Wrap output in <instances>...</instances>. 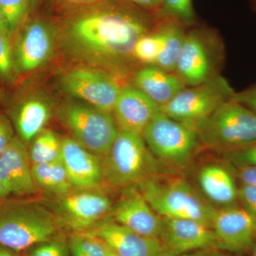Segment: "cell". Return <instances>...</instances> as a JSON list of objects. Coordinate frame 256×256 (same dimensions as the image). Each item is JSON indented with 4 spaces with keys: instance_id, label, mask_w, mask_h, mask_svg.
Segmentation results:
<instances>
[{
    "instance_id": "obj_1",
    "label": "cell",
    "mask_w": 256,
    "mask_h": 256,
    "mask_svg": "<svg viewBox=\"0 0 256 256\" xmlns=\"http://www.w3.org/2000/svg\"><path fill=\"white\" fill-rule=\"evenodd\" d=\"M74 8L64 20L70 41L88 54L111 62L132 56L136 42L154 28L160 18L126 0H104Z\"/></svg>"
},
{
    "instance_id": "obj_2",
    "label": "cell",
    "mask_w": 256,
    "mask_h": 256,
    "mask_svg": "<svg viewBox=\"0 0 256 256\" xmlns=\"http://www.w3.org/2000/svg\"><path fill=\"white\" fill-rule=\"evenodd\" d=\"M62 228L50 205L34 196L0 200V245L22 252L54 238Z\"/></svg>"
},
{
    "instance_id": "obj_3",
    "label": "cell",
    "mask_w": 256,
    "mask_h": 256,
    "mask_svg": "<svg viewBox=\"0 0 256 256\" xmlns=\"http://www.w3.org/2000/svg\"><path fill=\"white\" fill-rule=\"evenodd\" d=\"M136 186L162 218L194 220L210 227L215 208L207 204L184 178L158 174Z\"/></svg>"
},
{
    "instance_id": "obj_4",
    "label": "cell",
    "mask_w": 256,
    "mask_h": 256,
    "mask_svg": "<svg viewBox=\"0 0 256 256\" xmlns=\"http://www.w3.org/2000/svg\"><path fill=\"white\" fill-rule=\"evenodd\" d=\"M198 142L212 150L227 153L256 142V114L230 100L194 128Z\"/></svg>"
},
{
    "instance_id": "obj_5",
    "label": "cell",
    "mask_w": 256,
    "mask_h": 256,
    "mask_svg": "<svg viewBox=\"0 0 256 256\" xmlns=\"http://www.w3.org/2000/svg\"><path fill=\"white\" fill-rule=\"evenodd\" d=\"M100 161L104 182L114 188L136 186L160 174L156 156L138 133L119 130L110 152Z\"/></svg>"
},
{
    "instance_id": "obj_6",
    "label": "cell",
    "mask_w": 256,
    "mask_h": 256,
    "mask_svg": "<svg viewBox=\"0 0 256 256\" xmlns=\"http://www.w3.org/2000/svg\"><path fill=\"white\" fill-rule=\"evenodd\" d=\"M58 117L74 140L100 158L110 152L119 132L111 112L87 104H66L60 108Z\"/></svg>"
},
{
    "instance_id": "obj_7",
    "label": "cell",
    "mask_w": 256,
    "mask_h": 256,
    "mask_svg": "<svg viewBox=\"0 0 256 256\" xmlns=\"http://www.w3.org/2000/svg\"><path fill=\"white\" fill-rule=\"evenodd\" d=\"M235 94L224 77L216 75L200 85L185 88L160 110L194 129L220 106L232 100Z\"/></svg>"
},
{
    "instance_id": "obj_8",
    "label": "cell",
    "mask_w": 256,
    "mask_h": 256,
    "mask_svg": "<svg viewBox=\"0 0 256 256\" xmlns=\"http://www.w3.org/2000/svg\"><path fill=\"white\" fill-rule=\"evenodd\" d=\"M142 136L156 160L176 166L188 162L198 142L193 128L171 118L160 110L146 126Z\"/></svg>"
},
{
    "instance_id": "obj_9",
    "label": "cell",
    "mask_w": 256,
    "mask_h": 256,
    "mask_svg": "<svg viewBox=\"0 0 256 256\" xmlns=\"http://www.w3.org/2000/svg\"><path fill=\"white\" fill-rule=\"evenodd\" d=\"M101 186L75 188L48 203L64 228L72 232L87 230L110 214L114 203Z\"/></svg>"
},
{
    "instance_id": "obj_10",
    "label": "cell",
    "mask_w": 256,
    "mask_h": 256,
    "mask_svg": "<svg viewBox=\"0 0 256 256\" xmlns=\"http://www.w3.org/2000/svg\"><path fill=\"white\" fill-rule=\"evenodd\" d=\"M62 86L74 98L111 114L124 87L114 76L86 68H75L67 72L62 78Z\"/></svg>"
},
{
    "instance_id": "obj_11",
    "label": "cell",
    "mask_w": 256,
    "mask_h": 256,
    "mask_svg": "<svg viewBox=\"0 0 256 256\" xmlns=\"http://www.w3.org/2000/svg\"><path fill=\"white\" fill-rule=\"evenodd\" d=\"M32 168L28 146L16 136L0 154V200L36 194Z\"/></svg>"
},
{
    "instance_id": "obj_12",
    "label": "cell",
    "mask_w": 256,
    "mask_h": 256,
    "mask_svg": "<svg viewBox=\"0 0 256 256\" xmlns=\"http://www.w3.org/2000/svg\"><path fill=\"white\" fill-rule=\"evenodd\" d=\"M109 216L140 235L160 240L162 236L163 218L153 210L137 186L124 188Z\"/></svg>"
},
{
    "instance_id": "obj_13",
    "label": "cell",
    "mask_w": 256,
    "mask_h": 256,
    "mask_svg": "<svg viewBox=\"0 0 256 256\" xmlns=\"http://www.w3.org/2000/svg\"><path fill=\"white\" fill-rule=\"evenodd\" d=\"M15 34L12 50L18 74L33 72L50 58L53 40L45 22L34 20L25 22Z\"/></svg>"
},
{
    "instance_id": "obj_14",
    "label": "cell",
    "mask_w": 256,
    "mask_h": 256,
    "mask_svg": "<svg viewBox=\"0 0 256 256\" xmlns=\"http://www.w3.org/2000/svg\"><path fill=\"white\" fill-rule=\"evenodd\" d=\"M82 232L100 238L120 256H161L164 252L159 239L140 235L110 216Z\"/></svg>"
},
{
    "instance_id": "obj_15",
    "label": "cell",
    "mask_w": 256,
    "mask_h": 256,
    "mask_svg": "<svg viewBox=\"0 0 256 256\" xmlns=\"http://www.w3.org/2000/svg\"><path fill=\"white\" fill-rule=\"evenodd\" d=\"M215 62L205 34L200 30L186 34L174 73L186 86H196L215 76Z\"/></svg>"
},
{
    "instance_id": "obj_16",
    "label": "cell",
    "mask_w": 256,
    "mask_h": 256,
    "mask_svg": "<svg viewBox=\"0 0 256 256\" xmlns=\"http://www.w3.org/2000/svg\"><path fill=\"white\" fill-rule=\"evenodd\" d=\"M160 242L164 252L175 256L202 249H222L213 229L197 220L163 218Z\"/></svg>"
},
{
    "instance_id": "obj_17",
    "label": "cell",
    "mask_w": 256,
    "mask_h": 256,
    "mask_svg": "<svg viewBox=\"0 0 256 256\" xmlns=\"http://www.w3.org/2000/svg\"><path fill=\"white\" fill-rule=\"evenodd\" d=\"M210 227L223 250L245 252L252 248L256 236V220L242 207L215 208Z\"/></svg>"
},
{
    "instance_id": "obj_18",
    "label": "cell",
    "mask_w": 256,
    "mask_h": 256,
    "mask_svg": "<svg viewBox=\"0 0 256 256\" xmlns=\"http://www.w3.org/2000/svg\"><path fill=\"white\" fill-rule=\"evenodd\" d=\"M160 108L134 86H124L114 104L112 114L120 131L143 134Z\"/></svg>"
},
{
    "instance_id": "obj_19",
    "label": "cell",
    "mask_w": 256,
    "mask_h": 256,
    "mask_svg": "<svg viewBox=\"0 0 256 256\" xmlns=\"http://www.w3.org/2000/svg\"><path fill=\"white\" fill-rule=\"evenodd\" d=\"M60 161L74 188H98L105 182L100 158L72 138L62 139Z\"/></svg>"
},
{
    "instance_id": "obj_20",
    "label": "cell",
    "mask_w": 256,
    "mask_h": 256,
    "mask_svg": "<svg viewBox=\"0 0 256 256\" xmlns=\"http://www.w3.org/2000/svg\"><path fill=\"white\" fill-rule=\"evenodd\" d=\"M10 116L16 136L26 146L44 129L50 109L46 102L37 97L20 98L10 107Z\"/></svg>"
},
{
    "instance_id": "obj_21",
    "label": "cell",
    "mask_w": 256,
    "mask_h": 256,
    "mask_svg": "<svg viewBox=\"0 0 256 256\" xmlns=\"http://www.w3.org/2000/svg\"><path fill=\"white\" fill-rule=\"evenodd\" d=\"M133 86L146 94L152 100L163 107L181 92L186 86L178 75L156 65L146 66L134 74Z\"/></svg>"
},
{
    "instance_id": "obj_22",
    "label": "cell",
    "mask_w": 256,
    "mask_h": 256,
    "mask_svg": "<svg viewBox=\"0 0 256 256\" xmlns=\"http://www.w3.org/2000/svg\"><path fill=\"white\" fill-rule=\"evenodd\" d=\"M198 183L205 195L216 204L226 207L238 200V188L233 178L220 165L210 164L202 168Z\"/></svg>"
},
{
    "instance_id": "obj_23",
    "label": "cell",
    "mask_w": 256,
    "mask_h": 256,
    "mask_svg": "<svg viewBox=\"0 0 256 256\" xmlns=\"http://www.w3.org/2000/svg\"><path fill=\"white\" fill-rule=\"evenodd\" d=\"M32 174L37 190L53 197L63 196L74 188L62 161L32 165Z\"/></svg>"
},
{
    "instance_id": "obj_24",
    "label": "cell",
    "mask_w": 256,
    "mask_h": 256,
    "mask_svg": "<svg viewBox=\"0 0 256 256\" xmlns=\"http://www.w3.org/2000/svg\"><path fill=\"white\" fill-rule=\"evenodd\" d=\"M160 26L163 35L162 48L156 65L174 73L176 60L186 36L184 25L173 18L160 16Z\"/></svg>"
},
{
    "instance_id": "obj_25",
    "label": "cell",
    "mask_w": 256,
    "mask_h": 256,
    "mask_svg": "<svg viewBox=\"0 0 256 256\" xmlns=\"http://www.w3.org/2000/svg\"><path fill=\"white\" fill-rule=\"evenodd\" d=\"M62 143V140L53 130H42L30 143L28 151L32 165L60 161Z\"/></svg>"
},
{
    "instance_id": "obj_26",
    "label": "cell",
    "mask_w": 256,
    "mask_h": 256,
    "mask_svg": "<svg viewBox=\"0 0 256 256\" xmlns=\"http://www.w3.org/2000/svg\"><path fill=\"white\" fill-rule=\"evenodd\" d=\"M162 42L160 16L154 28L136 42L133 48L132 56L146 66L156 65L162 48Z\"/></svg>"
},
{
    "instance_id": "obj_27",
    "label": "cell",
    "mask_w": 256,
    "mask_h": 256,
    "mask_svg": "<svg viewBox=\"0 0 256 256\" xmlns=\"http://www.w3.org/2000/svg\"><path fill=\"white\" fill-rule=\"evenodd\" d=\"M72 256H106L107 245L100 238L85 232H73L68 239Z\"/></svg>"
},
{
    "instance_id": "obj_28",
    "label": "cell",
    "mask_w": 256,
    "mask_h": 256,
    "mask_svg": "<svg viewBox=\"0 0 256 256\" xmlns=\"http://www.w3.org/2000/svg\"><path fill=\"white\" fill-rule=\"evenodd\" d=\"M0 8L12 36L26 22L31 6L28 0H0Z\"/></svg>"
},
{
    "instance_id": "obj_29",
    "label": "cell",
    "mask_w": 256,
    "mask_h": 256,
    "mask_svg": "<svg viewBox=\"0 0 256 256\" xmlns=\"http://www.w3.org/2000/svg\"><path fill=\"white\" fill-rule=\"evenodd\" d=\"M18 76L11 36L0 31V82L12 84L18 78Z\"/></svg>"
},
{
    "instance_id": "obj_30",
    "label": "cell",
    "mask_w": 256,
    "mask_h": 256,
    "mask_svg": "<svg viewBox=\"0 0 256 256\" xmlns=\"http://www.w3.org/2000/svg\"><path fill=\"white\" fill-rule=\"evenodd\" d=\"M160 16L173 18L184 25L191 24L195 20L192 0H162Z\"/></svg>"
},
{
    "instance_id": "obj_31",
    "label": "cell",
    "mask_w": 256,
    "mask_h": 256,
    "mask_svg": "<svg viewBox=\"0 0 256 256\" xmlns=\"http://www.w3.org/2000/svg\"><path fill=\"white\" fill-rule=\"evenodd\" d=\"M25 252H28V256H69L70 252L68 240L60 235L37 244Z\"/></svg>"
},
{
    "instance_id": "obj_32",
    "label": "cell",
    "mask_w": 256,
    "mask_h": 256,
    "mask_svg": "<svg viewBox=\"0 0 256 256\" xmlns=\"http://www.w3.org/2000/svg\"><path fill=\"white\" fill-rule=\"evenodd\" d=\"M238 200L242 208L256 220V186L242 184L238 190Z\"/></svg>"
},
{
    "instance_id": "obj_33",
    "label": "cell",
    "mask_w": 256,
    "mask_h": 256,
    "mask_svg": "<svg viewBox=\"0 0 256 256\" xmlns=\"http://www.w3.org/2000/svg\"><path fill=\"white\" fill-rule=\"evenodd\" d=\"M16 137L14 127L9 118L0 112V154Z\"/></svg>"
},
{
    "instance_id": "obj_34",
    "label": "cell",
    "mask_w": 256,
    "mask_h": 256,
    "mask_svg": "<svg viewBox=\"0 0 256 256\" xmlns=\"http://www.w3.org/2000/svg\"><path fill=\"white\" fill-rule=\"evenodd\" d=\"M232 159L240 166H256V142L240 150L232 152Z\"/></svg>"
},
{
    "instance_id": "obj_35",
    "label": "cell",
    "mask_w": 256,
    "mask_h": 256,
    "mask_svg": "<svg viewBox=\"0 0 256 256\" xmlns=\"http://www.w3.org/2000/svg\"><path fill=\"white\" fill-rule=\"evenodd\" d=\"M232 100L240 102L256 114V88L242 94H236Z\"/></svg>"
},
{
    "instance_id": "obj_36",
    "label": "cell",
    "mask_w": 256,
    "mask_h": 256,
    "mask_svg": "<svg viewBox=\"0 0 256 256\" xmlns=\"http://www.w3.org/2000/svg\"><path fill=\"white\" fill-rule=\"evenodd\" d=\"M126 1L153 14L160 15L162 0H126Z\"/></svg>"
},
{
    "instance_id": "obj_37",
    "label": "cell",
    "mask_w": 256,
    "mask_h": 256,
    "mask_svg": "<svg viewBox=\"0 0 256 256\" xmlns=\"http://www.w3.org/2000/svg\"><path fill=\"white\" fill-rule=\"evenodd\" d=\"M239 178L244 184L256 186V166H240Z\"/></svg>"
},
{
    "instance_id": "obj_38",
    "label": "cell",
    "mask_w": 256,
    "mask_h": 256,
    "mask_svg": "<svg viewBox=\"0 0 256 256\" xmlns=\"http://www.w3.org/2000/svg\"><path fill=\"white\" fill-rule=\"evenodd\" d=\"M222 250H223L217 248L202 249V250L186 252L178 256H229Z\"/></svg>"
},
{
    "instance_id": "obj_39",
    "label": "cell",
    "mask_w": 256,
    "mask_h": 256,
    "mask_svg": "<svg viewBox=\"0 0 256 256\" xmlns=\"http://www.w3.org/2000/svg\"><path fill=\"white\" fill-rule=\"evenodd\" d=\"M60 1L65 4L72 5V6H79L94 4L104 0H60Z\"/></svg>"
},
{
    "instance_id": "obj_40",
    "label": "cell",
    "mask_w": 256,
    "mask_h": 256,
    "mask_svg": "<svg viewBox=\"0 0 256 256\" xmlns=\"http://www.w3.org/2000/svg\"><path fill=\"white\" fill-rule=\"evenodd\" d=\"M21 252L0 245V256H22Z\"/></svg>"
},
{
    "instance_id": "obj_41",
    "label": "cell",
    "mask_w": 256,
    "mask_h": 256,
    "mask_svg": "<svg viewBox=\"0 0 256 256\" xmlns=\"http://www.w3.org/2000/svg\"><path fill=\"white\" fill-rule=\"evenodd\" d=\"M0 31L10 34L8 28H6V24H5L4 18H3L1 8H0Z\"/></svg>"
},
{
    "instance_id": "obj_42",
    "label": "cell",
    "mask_w": 256,
    "mask_h": 256,
    "mask_svg": "<svg viewBox=\"0 0 256 256\" xmlns=\"http://www.w3.org/2000/svg\"><path fill=\"white\" fill-rule=\"evenodd\" d=\"M106 256H120L119 254H118L117 252H114V250L108 246L107 249V254H106Z\"/></svg>"
},
{
    "instance_id": "obj_43",
    "label": "cell",
    "mask_w": 256,
    "mask_h": 256,
    "mask_svg": "<svg viewBox=\"0 0 256 256\" xmlns=\"http://www.w3.org/2000/svg\"><path fill=\"white\" fill-rule=\"evenodd\" d=\"M252 256H256V236L254 240V244L252 246Z\"/></svg>"
},
{
    "instance_id": "obj_44",
    "label": "cell",
    "mask_w": 256,
    "mask_h": 256,
    "mask_svg": "<svg viewBox=\"0 0 256 256\" xmlns=\"http://www.w3.org/2000/svg\"><path fill=\"white\" fill-rule=\"evenodd\" d=\"M40 1V0H28V2H30V6L32 8H34V6H35L38 3V2Z\"/></svg>"
},
{
    "instance_id": "obj_45",
    "label": "cell",
    "mask_w": 256,
    "mask_h": 256,
    "mask_svg": "<svg viewBox=\"0 0 256 256\" xmlns=\"http://www.w3.org/2000/svg\"><path fill=\"white\" fill-rule=\"evenodd\" d=\"M161 256H175L169 252H164Z\"/></svg>"
},
{
    "instance_id": "obj_46",
    "label": "cell",
    "mask_w": 256,
    "mask_h": 256,
    "mask_svg": "<svg viewBox=\"0 0 256 256\" xmlns=\"http://www.w3.org/2000/svg\"><path fill=\"white\" fill-rule=\"evenodd\" d=\"M0 198H1V186H0Z\"/></svg>"
},
{
    "instance_id": "obj_47",
    "label": "cell",
    "mask_w": 256,
    "mask_h": 256,
    "mask_svg": "<svg viewBox=\"0 0 256 256\" xmlns=\"http://www.w3.org/2000/svg\"><path fill=\"white\" fill-rule=\"evenodd\" d=\"M2 99V95H1V92H0V101H1Z\"/></svg>"
}]
</instances>
